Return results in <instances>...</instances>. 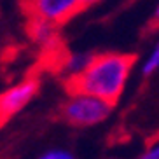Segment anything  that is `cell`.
I'll return each instance as SVG.
<instances>
[{
    "instance_id": "cell-2",
    "label": "cell",
    "mask_w": 159,
    "mask_h": 159,
    "mask_svg": "<svg viewBox=\"0 0 159 159\" xmlns=\"http://www.w3.org/2000/svg\"><path fill=\"white\" fill-rule=\"evenodd\" d=\"M114 105L93 94H70L61 107V119L72 126H93L112 112Z\"/></svg>"
},
{
    "instance_id": "cell-5",
    "label": "cell",
    "mask_w": 159,
    "mask_h": 159,
    "mask_svg": "<svg viewBox=\"0 0 159 159\" xmlns=\"http://www.w3.org/2000/svg\"><path fill=\"white\" fill-rule=\"evenodd\" d=\"M58 28H60L58 25L39 19V18H28V21H26V32L30 33V37L35 42H40L44 47H51V46L60 44Z\"/></svg>"
},
{
    "instance_id": "cell-7",
    "label": "cell",
    "mask_w": 159,
    "mask_h": 159,
    "mask_svg": "<svg viewBox=\"0 0 159 159\" xmlns=\"http://www.w3.org/2000/svg\"><path fill=\"white\" fill-rule=\"evenodd\" d=\"M159 68V44L156 46V49L152 51V54L149 56L147 63L143 65V75H150L152 72H156Z\"/></svg>"
},
{
    "instance_id": "cell-3",
    "label": "cell",
    "mask_w": 159,
    "mask_h": 159,
    "mask_svg": "<svg viewBox=\"0 0 159 159\" xmlns=\"http://www.w3.org/2000/svg\"><path fill=\"white\" fill-rule=\"evenodd\" d=\"M21 9L26 18H39L58 26L84 11L82 0H21Z\"/></svg>"
},
{
    "instance_id": "cell-8",
    "label": "cell",
    "mask_w": 159,
    "mask_h": 159,
    "mask_svg": "<svg viewBox=\"0 0 159 159\" xmlns=\"http://www.w3.org/2000/svg\"><path fill=\"white\" fill-rule=\"evenodd\" d=\"M39 159H75L70 152H66V150H51V152H46L42 157Z\"/></svg>"
},
{
    "instance_id": "cell-9",
    "label": "cell",
    "mask_w": 159,
    "mask_h": 159,
    "mask_svg": "<svg viewBox=\"0 0 159 159\" xmlns=\"http://www.w3.org/2000/svg\"><path fill=\"white\" fill-rule=\"evenodd\" d=\"M142 159H159V145H156V147H152L150 150H147V152L142 156Z\"/></svg>"
},
{
    "instance_id": "cell-4",
    "label": "cell",
    "mask_w": 159,
    "mask_h": 159,
    "mask_svg": "<svg viewBox=\"0 0 159 159\" xmlns=\"http://www.w3.org/2000/svg\"><path fill=\"white\" fill-rule=\"evenodd\" d=\"M40 79L37 74H30L19 84L5 89L0 93V128L7 121H11L18 112H21L39 93Z\"/></svg>"
},
{
    "instance_id": "cell-1",
    "label": "cell",
    "mask_w": 159,
    "mask_h": 159,
    "mask_svg": "<svg viewBox=\"0 0 159 159\" xmlns=\"http://www.w3.org/2000/svg\"><path fill=\"white\" fill-rule=\"evenodd\" d=\"M136 61V54L105 52L91 58L82 72L66 75L65 89L68 94H93L116 105L126 86L129 70Z\"/></svg>"
},
{
    "instance_id": "cell-6",
    "label": "cell",
    "mask_w": 159,
    "mask_h": 159,
    "mask_svg": "<svg viewBox=\"0 0 159 159\" xmlns=\"http://www.w3.org/2000/svg\"><path fill=\"white\" fill-rule=\"evenodd\" d=\"M91 58H93V54H68L61 70H66L68 75L79 74V72H82L89 65Z\"/></svg>"
},
{
    "instance_id": "cell-10",
    "label": "cell",
    "mask_w": 159,
    "mask_h": 159,
    "mask_svg": "<svg viewBox=\"0 0 159 159\" xmlns=\"http://www.w3.org/2000/svg\"><path fill=\"white\" fill-rule=\"evenodd\" d=\"M96 2H98V0H82V4H84V9H86V7H89L91 4H96Z\"/></svg>"
},
{
    "instance_id": "cell-11",
    "label": "cell",
    "mask_w": 159,
    "mask_h": 159,
    "mask_svg": "<svg viewBox=\"0 0 159 159\" xmlns=\"http://www.w3.org/2000/svg\"><path fill=\"white\" fill-rule=\"evenodd\" d=\"M156 19L159 21V7H157V11H156Z\"/></svg>"
},
{
    "instance_id": "cell-12",
    "label": "cell",
    "mask_w": 159,
    "mask_h": 159,
    "mask_svg": "<svg viewBox=\"0 0 159 159\" xmlns=\"http://www.w3.org/2000/svg\"><path fill=\"white\" fill-rule=\"evenodd\" d=\"M157 138H159V135H157ZM157 138H156V140H157Z\"/></svg>"
}]
</instances>
